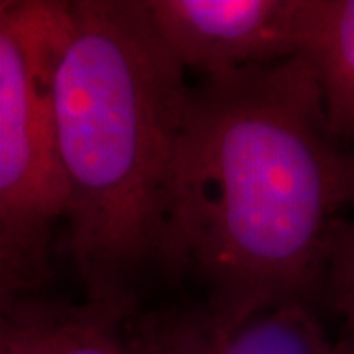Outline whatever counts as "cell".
<instances>
[{
    "mask_svg": "<svg viewBox=\"0 0 354 354\" xmlns=\"http://www.w3.org/2000/svg\"><path fill=\"white\" fill-rule=\"evenodd\" d=\"M158 354H346L313 313V305L283 304L228 330L205 327L191 309L136 317Z\"/></svg>",
    "mask_w": 354,
    "mask_h": 354,
    "instance_id": "obj_5",
    "label": "cell"
},
{
    "mask_svg": "<svg viewBox=\"0 0 354 354\" xmlns=\"http://www.w3.org/2000/svg\"><path fill=\"white\" fill-rule=\"evenodd\" d=\"M38 279L0 248V304H10L30 295Z\"/></svg>",
    "mask_w": 354,
    "mask_h": 354,
    "instance_id": "obj_9",
    "label": "cell"
},
{
    "mask_svg": "<svg viewBox=\"0 0 354 354\" xmlns=\"http://www.w3.org/2000/svg\"><path fill=\"white\" fill-rule=\"evenodd\" d=\"M354 205V148L330 130L309 62L203 77L177 148L165 274L228 330L323 293L330 242Z\"/></svg>",
    "mask_w": 354,
    "mask_h": 354,
    "instance_id": "obj_1",
    "label": "cell"
},
{
    "mask_svg": "<svg viewBox=\"0 0 354 354\" xmlns=\"http://www.w3.org/2000/svg\"><path fill=\"white\" fill-rule=\"evenodd\" d=\"M181 67L203 77L299 55L304 0H144Z\"/></svg>",
    "mask_w": 354,
    "mask_h": 354,
    "instance_id": "obj_4",
    "label": "cell"
},
{
    "mask_svg": "<svg viewBox=\"0 0 354 354\" xmlns=\"http://www.w3.org/2000/svg\"><path fill=\"white\" fill-rule=\"evenodd\" d=\"M323 295L341 319V346L354 354V218H344L333 236Z\"/></svg>",
    "mask_w": 354,
    "mask_h": 354,
    "instance_id": "obj_8",
    "label": "cell"
},
{
    "mask_svg": "<svg viewBox=\"0 0 354 354\" xmlns=\"http://www.w3.org/2000/svg\"><path fill=\"white\" fill-rule=\"evenodd\" d=\"M138 313L24 295L0 304V354H158L136 329Z\"/></svg>",
    "mask_w": 354,
    "mask_h": 354,
    "instance_id": "obj_6",
    "label": "cell"
},
{
    "mask_svg": "<svg viewBox=\"0 0 354 354\" xmlns=\"http://www.w3.org/2000/svg\"><path fill=\"white\" fill-rule=\"evenodd\" d=\"M144 0L67 2L51 83L67 248L87 301L140 311L165 274L191 85Z\"/></svg>",
    "mask_w": 354,
    "mask_h": 354,
    "instance_id": "obj_2",
    "label": "cell"
},
{
    "mask_svg": "<svg viewBox=\"0 0 354 354\" xmlns=\"http://www.w3.org/2000/svg\"><path fill=\"white\" fill-rule=\"evenodd\" d=\"M10 4H12V2H6V0H2V2H0V16L10 8Z\"/></svg>",
    "mask_w": 354,
    "mask_h": 354,
    "instance_id": "obj_10",
    "label": "cell"
},
{
    "mask_svg": "<svg viewBox=\"0 0 354 354\" xmlns=\"http://www.w3.org/2000/svg\"><path fill=\"white\" fill-rule=\"evenodd\" d=\"M335 136L354 142V0H304L301 48Z\"/></svg>",
    "mask_w": 354,
    "mask_h": 354,
    "instance_id": "obj_7",
    "label": "cell"
},
{
    "mask_svg": "<svg viewBox=\"0 0 354 354\" xmlns=\"http://www.w3.org/2000/svg\"><path fill=\"white\" fill-rule=\"evenodd\" d=\"M67 2H12L0 16V248L41 278L64 221L51 83Z\"/></svg>",
    "mask_w": 354,
    "mask_h": 354,
    "instance_id": "obj_3",
    "label": "cell"
}]
</instances>
